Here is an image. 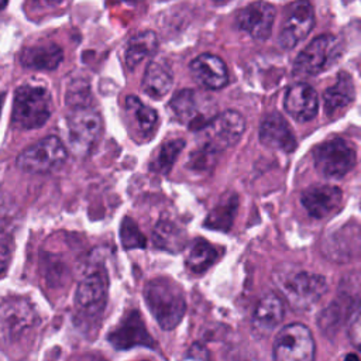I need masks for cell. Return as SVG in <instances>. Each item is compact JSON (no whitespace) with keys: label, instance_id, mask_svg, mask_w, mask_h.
Segmentation results:
<instances>
[{"label":"cell","instance_id":"1","mask_svg":"<svg viewBox=\"0 0 361 361\" xmlns=\"http://www.w3.org/2000/svg\"><path fill=\"white\" fill-rule=\"evenodd\" d=\"M144 299L149 312L164 330H173L186 310L183 290L171 278L159 276L147 282Z\"/></svg>","mask_w":361,"mask_h":361},{"label":"cell","instance_id":"2","mask_svg":"<svg viewBox=\"0 0 361 361\" xmlns=\"http://www.w3.org/2000/svg\"><path fill=\"white\" fill-rule=\"evenodd\" d=\"M51 113L52 99L45 87L24 85L16 90L11 121L17 128H38L48 121Z\"/></svg>","mask_w":361,"mask_h":361},{"label":"cell","instance_id":"3","mask_svg":"<svg viewBox=\"0 0 361 361\" xmlns=\"http://www.w3.org/2000/svg\"><path fill=\"white\" fill-rule=\"evenodd\" d=\"M71 106L72 109L68 114L69 144L75 154L86 155L97 144L102 135V117L89 102H80Z\"/></svg>","mask_w":361,"mask_h":361},{"label":"cell","instance_id":"4","mask_svg":"<svg viewBox=\"0 0 361 361\" xmlns=\"http://www.w3.org/2000/svg\"><path fill=\"white\" fill-rule=\"evenodd\" d=\"M245 130L244 117L235 110L214 114L199 130V147L220 154L235 145Z\"/></svg>","mask_w":361,"mask_h":361},{"label":"cell","instance_id":"5","mask_svg":"<svg viewBox=\"0 0 361 361\" xmlns=\"http://www.w3.org/2000/svg\"><path fill=\"white\" fill-rule=\"evenodd\" d=\"M341 47L337 37L322 34L316 37L295 59L293 72L299 76H314L336 63Z\"/></svg>","mask_w":361,"mask_h":361},{"label":"cell","instance_id":"6","mask_svg":"<svg viewBox=\"0 0 361 361\" xmlns=\"http://www.w3.org/2000/svg\"><path fill=\"white\" fill-rule=\"evenodd\" d=\"M37 323V312L25 299L4 302L0 306V343L10 347L24 338Z\"/></svg>","mask_w":361,"mask_h":361},{"label":"cell","instance_id":"7","mask_svg":"<svg viewBox=\"0 0 361 361\" xmlns=\"http://www.w3.org/2000/svg\"><path fill=\"white\" fill-rule=\"evenodd\" d=\"M357 162V152L344 138H331L314 149V166L326 178L338 179L347 175Z\"/></svg>","mask_w":361,"mask_h":361},{"label":"cell","instance_id":"8","mask_svg":"<svg viewBox=\"0 0 361 361\" xmlns=\"http://www.w3.org/2000/svg\"><path fill=\"white\" fill-rule=\"evenodd\" d=\"M68 158L62 141L49 135L24 149L17 157V166L28 173H45L59 168Z\"/></svg>","mask_w":361,"mask_h":361},{"label":"cell","instance_id":"9","mask_svg":"<svg viewBox=\"0 0 361 361\" xmlns=\"http://www.w3.org/2000/svg\"><path fill=\"white\" fill-rule=\"evenodd\" d=\"M169 110L179 123L195 131H199L214 116L213 100L193 89L176 92L169 102Z\"/></svg>","mask_w":361,"mask_h":361},{"label":"cell","instance_id":"10","mask_svg":"<svg viewBox=\"0 0 361 361\" xmlns=\"http://www.w3.org/2000/svg\"><path fill=\"white\" fill-rule=\"evenodd\" d=\"M279 286L289 305L296 310H303L320 300L327 289V282L322 275L298 271L285 276Z\"/></svg>","mask_w":361,"mask_h":361},{"label":"cell","instance_id":"11","mask_svg":"<svg viewBox=\"0 0 361 361\" xmlns=\"http://www.w3.org/2000/svg\"><path fill=\"white\" fill-rule=\"evenodd\" d=\"M314 350L313 336L302 323L282 327L274 341V358L278 361H310Z\"/></svg>","mask_w":361,"mask_h":361},{"label":"cell","instance_id":"12","mask_svg":"<svg viewBox=\"0 0 361 361\" xmlns=\"http://www.w3.org/2000/svg\"><path fill=\"white\" fill-rule=\"evenodd\" d=\"M314 11L309 0H296L285 10V18L279 32V45L285 49L295 48L312 31Z\"/></svg>","mask_w":361,"mask_h":361},{"label":"cell","instance_id":"13","mask_svg":"<svg viewBox=\"0 0 361 361\" xmlns=\"http://www.w3.org/2000/svg\"><path fill=\"white\" fill-rule=\"evenodd\" d=\"M109 279L104 269L89 272L76 289L75 303L82 317H96L103 313L107 302Z\"/></svg>","mask_w":361,"mask_h":361},{"label":"cell","instance_id":"14","mask_svg":"<svg viewBox=\"0 0 361 361\" xmlns=\"http://www.w3.org/2000/svg\"><path fill=\"white\" fill-rule=\"evenodd\" d=\"M276 8L268 1H254L241 8L235 16L238 30L247 32L251 38L265 41L272 31Z\"/></svg>","mask_w":361,"mask_h":361},{"label":"cell","instance_id":"15","mask_svg":"<svg viewBox=\"0 0 361 361\" xmlns=\"http://www.w3.org/2000/svg\"><path fill=\"white\" fill-rule=\"evenodd\" d=\"M109 343L116 350H130L133 347H148L155 348V343L149 336L140 312H128L121 322L107 336Z\"/></svg>","mask_w":361,"mask_h":361},{"label":"cell","instance_id":"16","mask_svg":"<svg viewBox=\"0 0 361 361\" xmlns=\"http://www.w3.org/2000/svg\"><path fill=\"white\" fill-rule=\"evenodd\" d=\"M283 106L286 113L296 121H309L317 114V93L310 85L305 82L293 83L285 93Z\"/></svg>","mask_w":361,"mask_h":361},{"label":"cell","instance_id":"17","mask_svg":"<svg viewBox=\"0 0 361 361\" xmlns=\"http://www.w3.org/2000/svg\"><path fill=\"white\" fill-rule=\"evenodd\" d=\"M302 204L314 219L333 214L343 200V192L334 185H314L302 193Z\"/></svg>","mask_w":361,"mask_h":361},{"label":"cell","instance_id":"18","mask_svg":"<svg viewBox=\"0 0 361 361\" xmlns=\"http://www.w3.org/2000/svg\"><path fill=\"white\" fill-rule=\"evenodd\" d=\"M190 73L197 83L206 89L217 90L227 85L228 75L226 63L221 58L213 54H202L189 65Z\"/></svg>","mask_w":361,"mask_h":361},{"label":"cell","instance_id":"19","mask_svg":"<svg viewBox=\"0 0 361 361\" xmlns=\"http://www.w3.org/2000/svg\"><path fill=\"white\" fill-rule=\"evenodd\" d=\"M259 141L274 149L292 152L296 147V140L288 121L279 113H271L259 126Z\"/></svg>","mask_w":361,"mask_h":361},{"label":"cell","instance_id":"20","mask_svg":"<svg viewBox=\"0 0 361 361\" xmlns=\"http://www.w3.org/2000/svg\"><path fill=\"white\" fill-rule=\"evenodd\" d=\"M285 306L275 293L265 295L252 313V329L259 336L271 334L283 320Z\"/></svg>","mask_w":361,"mask_h":361},{"label":"cell","instance_id":"21","mask_svg":"<svg viewBox=\"0 0 361 361\" xmlns=\"http://www.w3.org/2000/svg\"><path fill=\"white\" fill-rule=\"evenodd\" d=\"M173 75L169 65L162 59H154L148 63L142 78V92L152 99L164 97L172 87Z\"/></svg>","mask_w":361,"mask_h":361},{"label":"cell","instance_id":"22","mask_svg":"<svg viewBox=\"0 0 361 361\" xmlns=\"http://www.w3.org/2000/svg\"><path fill=\"white\" fill-rule=\"evenodd\" d=\"M63 52L56 44H39L25 48L20 55V62L28 69L52 71L59 66Z\"/></svg>","mask_w":361,"mask_h":361},{"label":"cell","instance_id":"23","mask_svg":"<svg viewBox=\"0 0 361 361\" xmlns=\"http://www.w3.org/2000/svg\"><path fill=\"white\" fill-rule=\"evenodd\" d=\"M355 99V87L351 76L345 72H341L337 76L334 85L327 87L323 93V103L326 114H334L341 111Z\"/></svg>","mask_w":361,"mask_h":361},{"label":"cell","instance_id":"24","mask_svg":"<svg viewBox=\"0 0 361 361\" xmlns=\"http://www.w3.org/2000/svg\"><path fill=\"white\" fill-rule=\"evenodd\" d=\"M126 111L128 116L130 123L134 126L135 133L142 137H149L158 121L157 111L144 104L138 97L135 96H127L126 97Z\"/></svg>","mask_w":361,"mask_h":361},{"label":"cell","instance_id":"25","mask_svg":"<svg viewBox=\"0 0 361 361\" xmlns=\"http://www.w3.org/2000/svg\"><path fill=\"white\" fill-rule=\"evenodd\" d=\"M152 241L159 250L178 252L185 248L188 237L185 230L176 223L171 220H161L154 228Z\"/></svg>","mask_w":361,"mask_h":361},{"label":"cell","instance_id":"26","mask_svg":"<svg viewBox=\"0 0 361 361\" xmlns=\"http://www.w3.org/2000/svg\"><path fill=\"white\" fill-rule=\"evenodd\" d=\"M157 48H158V38L154 31H142L135 34L134 37L130 38L126 47L124 61L127 68L130 69L135 68L145 58L154 55Z\"/></svg>","mask_w":361,"mask_h":361},{"label":"cell","instance_id":"27","mask_svg":"<svg viewBox=\"0 0 361 361\" xmlns=\"http://www.w3.org/2000/svg\"><path fill=\"white\" fill-rule=\"evenodd\" d=\"M219 254L213 244L203 238H195L186 255V267L193 274L207 271L217 259Z\"/></svg>","mask_w":361,"mask_h":361},{"label":"cell","instance_id":"28","mask_svg":"<svg viewBox=\"0 0 361 361\" xmlns=\"http://www.w3.org/2000/svg\"><path fill=\"white\" fill-rule=\"evenodd\" d=\"M237 197L234 195L224 196V200L220 202L207 216L204 226L212 230H220V231H227L230 230L234 216L237 212Z\"/></svg>","mask_w":361,"mask_h":361},{"label":"cell","instance_id":"29","mask_svg":"<svg viewBox=\"0 0 361 361\" xmlns=\"http://www.w3.org/2000/svg\"><path fill=\"white\" fill-rule=\"evenodd\" d=\"M183 147H185L183 140H171V141L164 142L161 145L155 159L149 165L151 171H154L157 173H161V175L168 173L171 171L172 165L175 164L178 155L183 149Z\"/></svg>","mask_w":361,"mask_h":361},{"label":"cell","instance_id":"30","mask_svg":"<svg viewBox=\"0 0 361 361\" xmlns=\"http://www.w3.org/2000/svg\"><path fill=\"white\" fill-rule=\"evenodd\" d=\"M120 240L126 250L144 248L147 244L144 234L140 231L138 226L130 217H124L121 221Z\"/></svg>","mask_w":361,"mask_h":361},{"label":"cell","instance_id":"31","mask_svg":"<svg viewBox=\"0 0 361 361\" xmlns=\"http://www.w3.org/2000/svg\"><path fill=\"white\" fill-rule=\"evenodd\" d=\"M11 251H13L11 243L7 240H0V276L4 275V272L10 265Z\"/></svg>","mask_w":361,"mask_h":361},{"label":"cell","instance_id":"32","mask_svg":"<svg viewBox=\"0 0 361 361\" xmlns=\"http://www.w3.org/2000/svg\"><path fill=\"white\" fill-rule=\"evenodd\" d=\"M186 358H192V360H209L210 358V354H209V350L200 344V343H195L188 354H186Z\"/></svg>","mask_w":361,"mask_h":361},{"label":"cell","instance_id":"33","mask_svg":"<svg viewBox=\"0 0 361 361\" xmlns=\"http://www.w3.org/2000/svg\"><path fill=\"white\" fill-rule=\"evenodd\" d=\"M6 4H7V0H0V10H3L6 7Z\"/></svg>","mask_w":361,"mask_h":361},{"label":"cell","instance_id":"34","mask_svg":"<svg viewBox=\"0 0 361 361\" xmlns=\"http://www.w3.org/2000/svg\"><path fill=\"white\" fill-rule=\"evenodd\" d=\"M1 104H3V93H0V110H1Z\"/></svg>","mask_w":361,"mask_h":361},{"label":"cell","instance_id":"35","mask_svg":"<svg viewBox=\"0 0 361 361\" xmlns=\"http://www.w3.org/2000/svg\"><path fill=\"white\" fill-rule=\"evenodd\" d=\"M213 1H217V3H220V1H224V0H213Z\"/></svg>","mask_w":361,"mask_h":361}]
</instances>
